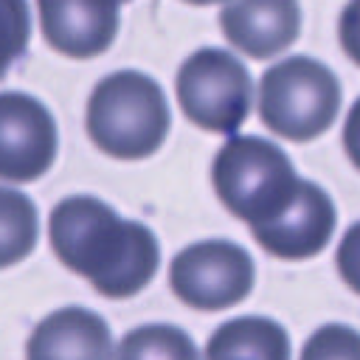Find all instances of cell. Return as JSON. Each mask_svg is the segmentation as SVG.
Wrapping results in <instances>:
<instances>
[{
	"label": "cell",
	"mask_w": 360,
	"mask_h": 360,
	"mask_svg": "<svg viewBox=\"0 0 360 360\" xmlns=\"http://www.w3.org/2000/svg\"><path fill=\"white\" fill-rule=\"evenodd\" d=\"M48 236L59 262L107 298L135 295L160 264L158 239L146 225L121 219L107 202L87 194L56 202Z\"/></svg>",
	"instance_id": "cell-1"
},
{
	"label": "cell",
	"mask_w": 360,
	"mask_h": 360,
	"mask_svg": "<svg viewBox=\"0 0 360 360\" xmlns=\"http://www.w3.org/2000/svg\"><path fill=\"white\" fill-rule=\"evenodd\" d=\"M169 127L166 96L160 84L141 70L110 73L90 93L87 135L110 158H149L166 141Z\"/></svg>",
	"instance_id": "cell-2"
},
{
	"label": "cell",
	"mask_w": 360,
	"mask_h": 360,
	"mask_svg": "<svg viewBox=\"0 0 360 360\" xmlns=\"http://www.w3.org/2000/svg\"><path fill=\"white\" fill-rule=\"evenodd\" d=\"M211 180L222 205L250 231L273 222L301 186L290 158L259 135H233L214 158Z\"/></svg>",
	"instance_id": "cell-3"
},
{
	"label": "cell",
	"mask_w": 360,
	"mask_h": 360,
	"mask_svg": "<svg viewBox=\"0 0 360 360\" xmlns=\"http://www.w3.org/2000/svg\"><path fill=\"white\" fill-rule=\"evenodd\" d=\"M340 110L338 76L312 56H290L267 68L259 82V118L287 141H312Z\"/></svg>",
	"instance_id": "cell-4"
},
{
	"label": "cell",
	"mask_w": 360,
	"mask_h": 360,
	"mask_svg": "<svg viewBox=\"0 0 360 360\" xmlns=\"http://www.w3.org/2000/svg\"><path fill=\"white\" fill-rule=\"evenodd\" d=\"M250 73L222 48H200L177 70V101L200 129L236 132L250 112Z\"/></svg>",
	"instance_id": "cell-5"
},
{
	"label": "cell",
	"mask_w": 360,
	"mask_h": 360,
	"mask_svg": "<svg viewBox=\"0 0 360 360\" xmlns=\"http://www.w3.org/2000/svg\"><path fill=\"white\" fill-rule=\"evenodd\" d=\"M253 259L228 239H205L183 248L169 267L174 295L194 309H225L253 290Z\"/></svg>",
	"instance_id": "cell-6"
},
{
	"label": "cell",
	"mask_w": 360,
	"mask_h": 360,
	"mask_svg": "<svg viewBox=\"0 0 360 360\" xmlns=\"http://www.w3.org/2000/svg\"><path fill=\"white\" fill-rule=\"evenodd\" d=\"M59 149L56 121L28 93H0V180L31 183L42 177Z\"/></svg>",
	"instance_id": "cell-7"
},
{
	"label": "cell",
	"mask_w": 360,
	"mask_h": 360,
	"mask_svg": "<svg viewBox=\"0 0 360 360\" xmlns=\"http://www.w3.org/2000/svg\"><path fill=\"white\" fill-rule=\"evenodd\" d=\"M335 231V205L329 194L312 183L301 180L292 202L267 225L253 228V239L278 259H309L318 256Z\"/></svg>",
	"instance_id": "cell-8"
},
{
	"label": "cell",
	"mask_w": 360,
	"mask_h": 360,
	"mask_svg": "<svg viewBox=\"0 0 360 360\" xmlns=\"http://www.w3.org/2000/svg\"><path fill=\"white\" fill-rule=\"evenodd\" d=\"M42 37L73 59H90L118 34V0H37Z\"/></svg>",
	"instance_id": "cell-9"
},
{
	"label": "cell",
	"mask_w": 360,
	"mask_h": 360,
	"mask_svg": "<svg viewBox=\"0 0 360 360\" xmlns=\"http://www.w3.org/2000/svg\"><path fill=\"white\" fill-rule=\"evenodd\" d=\"M222 34L253 59L281 53L301 31L298 0H231L222 14Z\"/></svg>",
	"instance_id": "cell-10"
},
{
	"label": "cell",
	"mask_w": 360,
	"mask_h": 360,
	"mask_svg": "<svg viewBox=\"0 0 360 360\" xmlns=\"http://www.w3.org/2000/svg\"><path fill=\"white\" fill-rule=\"evenodd\" d=\"M112 335L101 315L62 307L39 321L28 338L25 360H110Z\"/></svg>",
	"instance_id": "cell-11"
},
{
	"label": "cell",
	"mask_w": 360,
	"mask_h": 360,
	"mask_svg": "<svg viewBox=\"0 0 360 360\" xmlns=\"http://www.w3.org/2000/svg\"><path fill=\"white\" fill-rule=\"evenodd\" d=\"M205 360H290V338L270 318H233L208 338Z\"/></svg>",
	"instance_id": "cell-12"
},
{
	"label": "cell",
	"mask_w": 360,
	"mask_h": 360,
	"mask_svg": "<svg viewBox=\"0 0 360 360\" xmlns=\"http://www.w3.org/2000/svg\"><path fill=\"white\" fill-rule=\"evenodd\" d=\"M39 236L37 205L28 194L0 186V267L22 262Z\"/></svg>",
	"instance_id": "cell-13"
},
{
	"label": "cell",
	"mask_w": 360,
	"mask_h": 360,
	"mask_svg": "<svg viewBox=\"0 0 360 360\" xmlns=\"http://www.w3.org/2000/svg\"><path fill=\"white\" fill-rule=\"evenodd\" d=\"M115 360H197V346L180 326L146 323L124 335Z\"/></svg>",
	"instance_id": "cell-14"
},
{
	"label": "cell",
	"mask_w": 360,
	"mask_h": 360,
	"mask_svg": "<svg viewBox=\"0 0 360 360\" xmlns=\"http://www.w3.org/2000/svg\"><path fill=\"white\" fill-rule=\"evenodd\" d=\"M31 37L28 0H0V79L25 53Z\"/></svg>",
	"instance_id": "cell-15"
},
{
	"label": "cell",
	"mask_w": 360,
	"mask_h": 360,
	"mask_svg": "<svg viewBox=\"0 0 360 360\" xmlns=\"http://www.w3.org/2000/svg\"><path fill=\"white\" fill-rule=\"evenodd\" d=\"M301 360H360V332L343 323H326L304 343Z\"/></svg>",
	"instance_id": "cell-16"
},
{
	"label": "cell",
	"mask_w": 360,
	"mask_h": 360,
	"mask_svg": "<svg viewBox=\"0 0 360 360\" xmlns=\"http://www.w3.org/2000/svg\"><path fill=\"white\" fill-rule=\"evenodd\" d=\"M338 270L343 276V281L360 292V222H354L343 239H340V248H338Z\"/></svg>",
	"instance_id": "cell-17"
},
{
	"label": "cell",
	"mask_w": 360,
	"mask_h": 360,
	"mask_svg": "<svg viewBox=\"0 0 360 360\" xmlns=\"http://www.w3.org/2000/svg\"><path fill=\"white\" fill-rule=\"evenodd\" d=\"M338 37H340V45H343L346 56L354 65H360V0H349L346 8L340 11Z\"/></svg>",
	"instance_id": "cell-18"
},
{
	"label": "cell",
	"mask_w": 360,
	"mask_h": 360,
	"mask_svg": "<svg viewBox=\"0 0 360 360\" xmlns=\"http://www.w3.org/2000/svg\"><path fill=\"white\" fill-rule=\"evenodd\" d=\"M343 149L349 155V160L360 169V98L352 104L346 124H343Z\"/></svg>",
	"instance_id": "cell-19"
},
{
	"label": "cell",
	"mask_w": 360,
	"mask_h": 360,
	"mask_svg": "<svg viewBox=\"0 0 360 360\" xmlns=\"http://www.w3.org/2000/svg\"><path fill=\"white\" fill-rule=\"evenodd\" d=\"M186 3H194V6H211V3H219V0H186Z\"/></svg>",
	"instance_id": "cell-20"
},
{
	"label": "cell",
	"mask_w": 360,
	"mask_h": 360,
	"mask_svg": "<svg viewBox=\"0 0 360 360\" xmlns=\"http://www.w3.org/2000/svg\"><path fill=\"white\" fill-rule=\"evenodd\" d=\"M118 3H127V0H118Z\"/></svg>",
	"instance_id": "cell-21"
}]
</instances>
